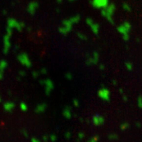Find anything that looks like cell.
<instances>
[{
  "label": "cell",
  "instance_id": "obj_31",
  "mask_svg": "<svg viewBox=\"0 0 142 142\" xmlns=\"http://www.w3.org/2000/svg\"><path fill=\"white\" fill-rule=\"evenodd\" d=\"M21 133H22L25 137H28V132H27L25 130H21Z\"/></svg>",
  "mask_w": 142,
  "mask_h": 142
},
{
  "label": "cell",
  "instance_id": "obj_32",
  "mask_svg": "<svg viewBox=\"0 0 142 142\" xmlns=\"http://www.w3.org/2000/svg\"><path fill=\"white\" fill-rule=\"evenodd\" d=\"M70 137H71V133H70V132H66L65 133V138H66V139H70Z\"/></svg>",
  "mask_w": 142,
  "mask_h": 142
},
{
  "label": "cell",
  "instance_id": "obj_16",
  "mask_svg": "<svg viewBox=\"0 0 142 142\" xmlns=\"http://www.w3.org/2000/svg\"><path fill=\"white\" fill-rule=\"evenodd\" d=\"M62 115L64 116V118L66 119H70L72 117V111H71V108L70 106H66V107L64 108L62 111Z\"/></svg>",
  "mask_w": 142,
  "mask_h": 142
},
{
  "label": "cell",
  "instance_id": "obj_22",
  "mask_svg": "<svg viewBox=\"0 0 142 142\" xmlns=\"http://www.w3.org/2000/svg\"><path fill=\"white\" fill-rule=\"evenodd\" d=\"M108 139L111 140V141H115L118 139V135L116 133H111L108 135Z\"/></svg>",
  "mask_w": 142,
  "mask_h": 142
},
{
  "label": "cell",
  "instance_id": "obj_21",
  "mask_svg": "<svg viewBox=\"0 0 142 142\" xmlns=\"http://www.w3.org/2000/svg\"><path fill=\"white\" fill-rule=\"evenodd\" d=\"M77 37L79 38L80 40H87V36L84 34L81 33H77Z\"/></svg>",
  "mask_w": 142,
  "mask_h": 142
},
{
  "label": "cell",
  "instance_id": "obj_23",
  "mask_svg": "<svg viewBox=\"0 0 142 142\" xmlns=\"http://www.w3.org/2000/svg\"><path fill=\"white\" fill-rule=\"evenodd\" d=\"M122 8L123 10H125V11H130L131 10V7L129 4H127V3H123L122 5Z\"/></svg>",
  "mask_w": 142,
  "mask_h": 142
},
{
  "label": "cell",
  "instance_id": "obj_24",
  "mask_svg": "<svg viewBox=\"0 0 142 142\" xmlns=\"http://www.w3.org/2000/svg\"><path fill=\"white\" fill-rule=\"evenodd\" d=\"M126 68L127 70H129V71H131L133 70V64L130 62H126Z\"/></svg>",
  "mask_w": 142,
  "mask_h": 142
},
{
  "label": "cell",
  "instance_id": "obj_14",
  "mask_svg": "<svg viewBox=\"0 0 142 142\" xmlns=\"http://www.w3.org/2000/svg\"><path fill=\"white\" fill-rule=\"evenodd\" d=\"M3 108L6 112H12L13 110L15 108V104L13 102H6L3 104Z\"/></svg>",
  "mask_w": 142,
  "mask_h": 142
},
{
  "label": "cell",
  "instance_id": "obj_37",
  "mask_svg": "<svg viewBox=\"0 0 142 142\" xmlns=\"http://www.w3.org/2000/svg\"><path fill=\"white\" fill-rule=\"evenodd\" d=\"M99 69H100V70H104L105 69V66H104V65H100V66H99Z\"/></svg>",
  "mask_w": 142,
  "mask_h": 142
},
{
  "label": "cell",
  "instance_id": "obj_9",
  "mask_svg": "<svg viewBox=\"0 0 142 142\" xmlns=\"http://www.w3.org/2000/svg\"><path fill=\"white\" fill-rule=\"evenodd\" d=\"M91 4L95 8L102 10L109 5V0H92Z\"/></svg>",
  "mask_w": 142,
  "mask_h": 142
},
{
  "label": "cell",
  "instance_id": "obj_4",
  "mask_svg": "<svg viewBox=\"0 0 142 142\" xmlns=\"http://www.w3.org/2000/svg\"><path fill=\"white\" fill-rule=\"evenodd\" d=\"M117 30L122 35V39L125 41H127L130 39V32L131 30V24L129 22L126 21V22H123L122 24H121L117 28Z\"/></svg>",
  "mask_w": 142,
  "mask_h": 142
},
{
  "label": "cell",
  "instance_id": "obj_39",
  "mask_svg": "<svg viewBox=\"0 0 142 142\" xmlns=\"http://www.w3.org/2000/svg\"><path fill=\"white\" fill-rule=\"evenodd\" d=\"M122 99H123L125 101H126V100H127V97L126 96V95H124V96H122Z\"/></svg>",
  "mask_w": 142,
  "mask_h": 142
},
{
  "label": "cell",
  "instance_id": "obj_7",
  "mask_svg": "<svg viewBox=\"0 0 142 142\" xmlns=\"http://www.w3.org/2000/svg\"><path fill=\"white\" fill-rule=\"evenodd\" d=\"M40 84H42V85H44L46 95H50L52 90L54 89V87H55L54 83H53V81L51 79H46L44 81H41Z\"/></svg>",
  "mask_w": 142,
  "mask_h": 142
},
{
  "label": "cell",
  "instance_id": "obj_11",
  "mask_svg": "<svg viewBox=\"0 0 142 142\" xmlns=\"http://www.w3.org/2000/svg\"><path fill=\"white\" fill-rule=\"evenodd\" d=\"M38 8H39V4L37 2H31L27 6V11L31 15H33L36 12Z\"/></svg>",
  "mask_w": 142,
  "mask_h": 142
},
{
  "label": "cell",
  "instance_id": "obj_8",
  "mask_svg": "<svg viewBox=\"0 0 142 142\" xmlns=\"http://www.w3.org/2000/svg\"><path fill=\"white\" fill-rule=\"evenodd\" d=\"M98 96L104 101H109L111 99V92L105 87H102L98 91Z\"/></svg>",
  "mask_w": 142,
  "mask_h": 142
},
{
  "label": "cell",
  "instance_id": "obj_44",
  "mask_svg": "<svg viewBox=\"0 0 142 142\" xmlns=\"http://www.w3.org/2000/svg\"><path fill=\"white\" fill-rule=\"evenodd\" d=\"M119 91H120V93H122V92H123V90L122 89V88H120Z\"/></svg>",
  "mask_w": 142,
  "mask_h": 142
},
{
  "label": "cell",
  "instance_id": "obj_20",
  "mask_svg": "<svg viewBox=\"0 0 142 142\" xmlns=\"http://www.w3.org/2000/svg\"><path fill=\"white\" fill-rule=\"evenodd\" d=\"M99 139V137L98 135H95V136H93V137H90L89 139L88 140L87 142H98Z\"/></svg>",
  "mask_w": 142,
  "mask_h": 142
},
{
  "label": "cell",
  "instance_id": "obj_35",
  "mask_svg": "<svg viewBox=\"0 0 142 142\" xmlns=\"http://www.w3.org/2000/svg\"><path fill=\"white\" fill-rule=\"evenodd\" d=\"M39 74H40V73H38V72H33V76L34 77H38V76H39Z\"/></svg>",
  "mask_w": 142,
  "mask_h": 142
},
{
  "label": "cell",
  "instance_id": "obj_28",
  "mask_svg": "<svg viewBox=\"0 0 142 142\" xmlns=\"http://www.w3.org/2000/svg\"><path fill=\"white\" fill-rule=\"evenodd\" d=\"M73 104L74 105V106H79V105H80V102H79V100L78 99H74L73 100Z\"/></svg>",
  "mask_w": 142,
  "mask_h": 142
},
{
  "label": "cell",
  "instance_id": "obj_5",
  "mask_svg": "<svg viewBox=\"0 0 142 142\" xmlns=\"http://www.w3.org/2000/svg\"><path fill=\"white\" fill-rule=\"evenodd\" d=\"M7 27H10L12 29H16L21 32L24 28V24L23 22H20V21H17L14 18H9L7 21Z\"/></svg>",
  "mask_w": 142,
  "mask_h": 142
},
{
  "label": "cell",
  "instance_id": "obj_10",
  "mask_svg": "<svg viewBox=\"0 0 142 142\" xmlns=\"http://www.w3.org/2000/svg\"><path fill=\"white\" fill-rule=\"evenodd\" d=\"M98 61H99V54L98 52L95 51L90 57H88L87 59L86 63L88 66H92V65H95L98 62Z\"/></svg>",
  "mask_w": 142,
  "mask_h": 142
},
{
  "label": "cell",
  "instance_id": "obj_34",
  "mask_svg": "<svg viewBox=\"0 0 142 142\" xmlns=\"http://www.w3.org/2000/svg\"><path fill=\"white\" fill-rule=\"evenodd\" d=\"M31 142H41L39 139H37V138H36V137H33L31 139Z\"/></svg>",
  "mask_w": 142,
  "mask_h": 142
},
{
  "label": "cell",
  "instance_id": "obj_3",
  "mask_svg": "<svg viewBox=\"0 0 142 142\" xmlns=\"http://www.w3.org/2000/svg\"><path fill=\"white\" fill-rule=\"evenodd\" d=\"M115 6L113 4V3H111L109 4L107 6H106L105 8L101 10V14L102 16L105 17V18L109 22L113 23L114 20H113V14L115 11Z\"/></svg>",
  "mask_w": 142,
  "mask_h": 142
},
{
  "label": "cell",
  "instance_id": "obj_18",
  "mask_svg": "<svg viewBox=\"0 0 142 142\" xmlns=\"http://www.w3.org/2000/svg\"><path fill=\"white\" fill-rule=\"evenodd\" d=\"M20 109H21L22 111L25 112V111H28V105L25 104V103L22 102V103H21V104H20Z\"/></svg>",
  "mask_w": 142,
  "mask_h": 142
},
{
  "label": "cell",
  "instance_id": "obj_2",
  "mask_svg": "<svg viewBox=\"0 0 142 142\" xmlns=\"http://www.w3.org/2000/svg\"><path fill=\"white\" fill-rule=\"evenodd\" d=\"M13 30L11 28L6 27V34L3 36V52L7 54L11 47V36L13 34Z\"/></svg>",
  "mask_w": 142,
  "mask_h": 142
},
{
  "label": "cell",
  "instance_id": "obj_38",
  "mask_svg": "<svg viewBox=\"0 0 142 142\" xmlns=\"http://www.w3.org/2000/svg\"><path fill=\"white\" fill-rule=\"evenodd\" d=\"M24 74H25V73H24V71H21V72H20V76H24Z\"/></svg>",
  "mask_w": 142,
  "mask_h": 142
},
{
  "label": "cell",
  "instance_id": "obj_33",
  "mask_svg": "<svg viewBox=\"0 0 142 142\" xmlns=\"http://www.w3.org/2000/svg\"><path fill=\"white\" fill-rule=\"evenodd\" d=\"M43 141L44 142H47V141H48V136L47 135H44V136H43Z\"/></svg>",
  "mask_w": 142,
  "mask_h": 142
},
{
  "label": "cell",
  "instance_id": "obj_43",
  "mask_svg": "<svg viewBox=\"0 0 142 142\" xmlns=\"http://www.w3.org/2000/svg\"><path fill=\"white\" fill-rule=\"evenodd\" d=\"M113 84H115V85H116V84H117V81H116L115 80H114V81H113Z\"/></svg>",
  "mask_w": 142,
  "mask_h": 142
},
{
  "label": "cell",
  "instance_id": "obj_36",
  "mask_svg": "<svg viewBox=\"0 0 142 142\" xmlns=\"http://www.w3.org/2000/svg\"><path fill=\"white\" fill-rule=\"evenodd\" d=\"M46 73H47V70H46V69H42V70H40V73L45 74Z\"/></svg>",
  "mask_w": 142,
  "mask_h": 142
},
{
  "label": "cell",
  "instance_id": "obj_40",
  "mask_svg": "<svg viewBox=\"0 0 142 142\" xmlns=\"http://www.w3.org/2000/svg\"><path fill=\"white\" fill-rule=\"evenodd\" d=\"M56 2H58V3H62V0H56Z\"/></svg>",
  "mask_w": 142,
  "mask_h": 142
},
{
  "label": "cell",
  "instance_id": "obj_17",
  "mask_svg": "<svg viewBox=\"0 0 142 142\" xmlns=\"http://www.w3.org/2000/svg\"><path fill=\"white\" fill-rule=\"evenodd\" d=\"M89 27H90L91 31L95 35H98L99 34V25L97 23L93 22V23L91 24V25H89Z\"/></svg>",
  "mask_w": 142,
  "mask_h": 142
},
{
  "label": "cell",
  "instance_id": "obj_30",
  "mask_svg": "<svg viewBox=\"0 0 142 142\" xmlns=\"http://www.w3.org/2000/svg\"><path fill=\"white\" fill-rule=\"evenodd\" d=\"M137 104H138V106H140L141 108H142V97L140 96L137 99Z\"/></svg>",
  "mask_w": 142,
  "mask_h": 142
},
{
  "label": "cell",
  "instance_id": "obj_25",
  "mask_svg": "<svg viewBox=\"0 0 142 142\" xmlns=\"http://www.w3.org/2000/svg\"><path fill=\"white\" fill-rule=\"evenodd\" d=\"M85 137V134L83 132H80L79 133L77 134V141H81L84 139V137Z\"/></svg>",
  "mask_w": 142,
  "mask_h": 142
},
{
  "label": "cell",
  "instance_id": "obj_29",
  "mask_svg": "<svg viewBox=\"0 0 142 142\" xmlns=\"http://www.w3.org/2000/svg\"><path fill=\"white\" fill-rule=\"evenodd\" d=\"M93 22H94V21L92 20V18H89V17H88V18L86 19V24H88V26L91 25V24H92V23H93Z\"/></svg>",
  "mask_w": 142,
  "mask_h": 142
},
{
  "label": "cell",
  "instance_id": "obj_42",
  "mask_svg": "<svg viewBox=\"0 0 142 142\" xmlns=\"http://www.w3.org/2000/svg\"><path fill=\"white\" fill-rule=\"evenodd\" d=\"M68 2H75L76 0H67Z\"/></svg>",
  "mask_w": 142,
  "mask_h": 142
},
{
  "label": "cell",
  "instance_id": "obj_26",
  "mask_svg": "<svg viewBox=\"0 0 142 142\" xmlns=\"http://www.w3.org/2000/svg\"><path fill=\"white\" fill-rule=\"evenodd\" d=\"M65 77H66V78L67 80H69V81H70V80H72L73 79V74L71 73H66V75H65Z\"/></svg>",
  "mask_w": 142,
  "mask_h": 142
},
{
  "label": "cell",
  "instance_id": "obj_15",
  "mask_svg": "<svg viewBox=\"0 0 142 142\" xmlns=\"http://www.w3.org/2000/svg\"><path fill=\"white\" fill-rule=\"evenodd\" d=\"M47 104H38L35 108V112L37 114H41L43 112H44L47 109Z\"/></svg>",
  "mask_w": 142,
  "mask_h": 142
},
{
  "label": "cell",
  "instance_id": "obj_19",
  "mask_svg": "<svg viewBox=\"0 0 142 142\" xmlns=\"http://www.w3.org/2000/svg\"><path fill=\"white\" fill-rule=\"evenodd\" d=\"M130 127V124L127 123V122H124V123H122L120 126V129L122 130H126L129 129Z\"/></svg>",
  "mask_w": 142,
  "mask_h": 142
},
{
  "label": "cell",
  "instance_id": "obj_27",
  "mask_svg": "<svg viewBox=\"0 0 142 142\" xmlns=\"http://www.w3.org/2000/svg\"><path fill=\"white\" fill-rule=\"evenodd\" d=\"M50 140L52 142H55L57 141V136L55 134H51V136H50Z\"/></svg>",
  "mask_w": 142,
  "mask_h": 142
},
{
  "label": "cell",
  "instance_id": "obj_6",
  "mask_svg": "<svg viewBox=\"0 0 142 142\" xmlns=\"http://www.w3.org/2000/svg\"><path fill=\"white\" fill-rule=\"evenodd\" d=\"M17 60H18V62L21 65L27 67V68H30L32 66V61L26 53H21V54H19L17 55Z\"/></svg>",
  "mask_w": 142,
  "mask_h": 142
},
{
  "label": "cell",
  "instance_id": "obj_41",
  "mask_svg": "<svg viewBox=\"0 0 142 142\" xmlns=\"http://www.w3.org/2000/svg\"><path fill=\"white\" fill-rule=\"evenodd\" d=\"M136 125H137V127H141V124H140L139 122L136 123Z\"/></svg>",
  "mask_w": 142,
  "mask_h": 142
},
{
  "label": "cell",
  "instance_id": "obj_13",
  "mask_svg": "<svg viewBox=\"0 0 142 142\" xmlns=\"http://www.w3.org/2000/svg\"><path fill=\"white\" fill-rule=\"evenodd\" d=\"M8 66V63L6 60H1L0 61V80H2L4 77L5 71Z\"/></svg>",
  "mask_w": 142,
  "mask_h": 142
},
{
  "label": "cell",
  "instance_id": "obj_1",
  "mask_svg": "<svg viewBox=\"0 0 142 142\" xmlns=\"http://www.w3.org/2000/svg\"><path fill=\"white\" fill-rule=\"evenodd\" d=\"M80 19H81V17L79 15H76V16L71 17L68 19L64 20L62 21V25L59 28V33L62 35H67L72 30L73 24L79 22Z\"/></svg>",
  "mask_w": 142,
  "mask_h": 142
},
{
  "label": "cell",
  "instance_id": "obj_12",
  "mask_svg": "<svg viewBox=\"0 0 142 142\" xmlns=\"http://www.w3.org/2000/svg\"><path fill=\"white\" fill-rule=\"evenodd\" d=\"M104 118L101 115H95L92 117V122L95 126H101L104 123Z\"/></svg>",
  "mask_w": 142,
  "mask_h": 142
},
{
  "label": "cell",
  "instance_id": "obj_45",
  "mask_svg": "<svg viewBox=\"0 0 142 142\" xmlns=\"http://www.w3.org/2000/svg\"><path fill=\"white\" fill-rule=\"evenodd\" d=\"M0 102H1V96H0Z\"/></svg>",
  "mask_w": 142,
  "mask_h": 142
}]
</instances>
